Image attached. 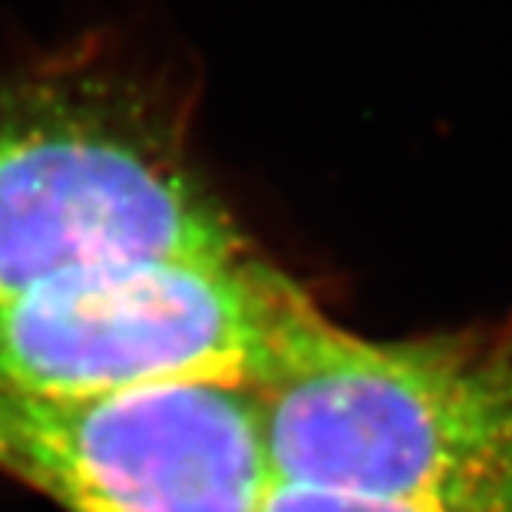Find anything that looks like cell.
I'll use <instances>...</instances> for the list:
<instances>
[{
    "label": "cell",
    "mask_w": 512,
    "mask_h": 512,
    "mask_svg": "<svg viewBox=\"0 0 512 512\" xmlns=\"http://www.w3.org/2000/svg\"><path fill=\"white\" fill-rule=\"evenodd\" d=\"M265 512H512V506H466L433 503V499H377L331 493V489L275 483L268 493Z\"/></svg>",
    "instance_id": "cell-5"
},
{
    "label": "cell",
    "mask_w": 512,
    "mask_h": 512,
    "mask_svg": "<svg viewBox=\"0 0 512 512\" xmlns=\"http://www.w3.org/2000/svg\"><path fill=\"white\" fill-rule=\"evenodd\" d=\"M0 473L63 512H265L275 486L261 390L238 384H0Z\"/></svg>",
    "instance_id": "cell-4"
},
{
    "label": "cell",
    "mask_w": 512,
    "mask_h": 512,
    "mask_svg": "<svg viewBox=\"0 0 512 512\" xmlns=\"http://www.w3.org/2000/svg\"><path fill=\"white\" fill-rule=\"evenodd\" d=\"M321 318L308 294L252 252L110 261L0 301V384L30 394L265 390Z\"/></svg>",
    "instance_id": "cell-3"
},
{
    "label": "cell",
    "mask_w": 512,
    "mask_h": 512,
    "mask_svg": "<svg viewBox=\"0 0 512 512\" xmlns=\"http://www.w3.org/2000/svg\"><path fill=\"white\" fill-rule=\"evenodd\" d=\"M172 63L96 30L0 80V301L63 271L252 252Z\"/></svg>",
    "instance_id": "cell-1"
},
{
    "label": "cell",
    "mask_w": 512,
    "mask_h": 512,
    "mask_svg": "<svg viewBox=\"0 0 512 512\" xmlns=\"http://www.w3.org/2000/svg\"><path fill=\"white\" fill-rule=\"evenodd\" d=\"M261 407L275 483L512 506V314L400 341L324 314Z\"/></svg>",
    "instance_id": "cell-2"
}]
</instances>
